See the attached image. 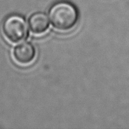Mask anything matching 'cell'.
<instances>
[{"label":"cell","instance_id":"cell-1","mask_svg":"<svg viewBox=\"0 0 129 129\" xmlns=\"http://www.w3.org/2000/svg\"><path fill=\"white\" fill-rule=\"evenodd\" d=\"M48 15L52 26L60 31L72 29L79 21V12L76 7L64 1L53 4L49 10Z\"/></svg>","mask_w":129,"mask_h":129},{"label":"cell","instance_id":"cell-2","mask_svg":"<svg viewBox=\"0 0 129 129\" xmlns=\"http://www.w3.org/2000/svg\"><path fill=\"white\" fill-rule=\"evenodd\" d=\"M2 31L6 39L10 42L17 43L26 38L28 36V26L22 16L12 14L4 20Z\"/></svg>","mask_w":129,"mask_h":129},{"label":"cell","instance_id":"cell-3","mask_svg":"<svg viewBox=\"0 0 129 129\" xmlns=\"http://www.w3.org/2000/svg\"><path fill=\"white\" fill-rule=\"evenodd\" d=\"M36 54V48L31 42H24L17 45L13 52V58L20 64L26 65L34 61Z\"/></svg>","mask_w":129,"mask_h":129},{"label":"cell","instance_id":"cell-4","mask_svg":"<svg viewBox=\"0 0 129 129\" xmlns=\"http://www.w3.org/2000/svg\"><path fill=\"white\" fill-rule=\"evenodd\" d=\"M28 26L31 33L40 35L47 31L49 22L47 16L43 13H36L28 19Z\"/></svg>","mask_w":129,"mask_h":129}]
</instances>
